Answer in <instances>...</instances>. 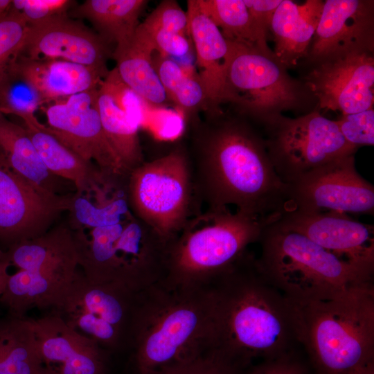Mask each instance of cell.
Wrapping results in <instances>:
<instances>
[{
	"instance_id": "15",
	"label": "cell",
	"mask_w": 374,
	"mask_h": 374,
	"mask_svg": "<svg viewBox=\"0 0 374 374\" xmlns=\"http://www.w3.org/2000/svg\"><path fill=\"white\" fill-rule=\"evenodd\" d=\"M98 89L72 95L45 109L49 132L88 163L104 172L127 176L121 159L104 132L98 108Z\"/></svg>"
},
{
	"instance_id": "38",
	"label": "cell",
	"mask_w": 374,
	"mask_h": 374,
	"mask_svg": "<svg viewBox=\"0 0 374 374\" xmlns=\"http://www.w3.org/2000/svg\"><path fill=\"white\" fill-rule=\"evenodd\" d=\"M240 369L213 351L160 374H241Z\"/></svg>"
},
{
	"instance_id": "17",
	"label": "cell",
	"mask_w": 374,
	"mask_h": 374,
	"mask_svg": "<svg viewBox=\"0 0 374 374\" xmlns=\"http://www.w3.org/2000/svg\"><path fill=\"white\" fill-rule=\"evenodd\" d=\"M28 26L19 55L63 60L108 73L109 42L67 13Z\"/></svg>"
},
{
	"instance_id": "35",
	"label": "cell",
	"mask_w": 374,
	"mask_h": 374,
	"mask_svg": "<svg viewBox=\"0 0 374 374\" xmlns=\"http://www.w3.org/2000/svg\"><path fill=\"white\" fill-rule=\"evenodd\" d=\"M140 25L189 36L187 13L174 0L161 1Z\"/></svg>"
},
{
	"instance_id": "37",
	"label": "cell",
	"mask_w": 374,
	"mask_h": 374,
	"mask_svg": "<svg viewBox=\"0 0 374 374\" xmlns=\"http://www.w3.org/2000/svg\"><path fill=\"white\" fill-rule=\"evenodd\" d=\"M154 52L166 57H183L190 51L188 35L161 29H147L140 24L136 28Z\"/></svg>"
},
{
	"instance_id": "18",
	"label": "cell",
	"mask_w": 374,
	"mask_h": 374,
	"mask_svg": "<svg viewBox=\"0 0 374 374\" xmlns=\"http://www.w3.org/2000/svg\"><path fill=\"white\" fill-rule=\"evenodd\" d=\"M337 257L374 272V227L337 212H285L277 220Z\"/></svg>"
},
{
	"instance_id": "20",
	"label": "cell",
	"mask_w": 374,
	"mask_h": 374,
	"mask_svg": "<svg viewBox=\"0 0 374 374\" xmlns=\"http://www.w3.org/2000/svg\"><path fill=\"white\" fill-rule=\"evenodd\" d=\"M352 49L374 51V1H324L307 55L301 62Z\"/></svg>"
},
{
	"instance_id": "21",
	"label": "cell",
	"mask_w": 374,
	"mask_h": 374,
	"mask_svg": "<svg viewBox=\"0 0 374 374\" xmlns=\"http://www.w3.org/2000/svg\"><path fill=\"white\" fill-rule=\"evenodd\" d=\"M11 65L37 88L46 103L97 89L107 75L93 68L59 59L18 55Z\"/></svg>"
},
{
	"instance_id": "6",
	"label": "cell",
	"mask_w": 374,
	"mask_h": 374,
	"mask_svg": "<svg viewBox=\"0 0 374 374\" xmlns=\"http://www.w3.org/2000/svg\"><path fill=\"white\" fill-rule=\"evenodd\" d=\"M259 242L257 260L262 271L288 299H326L373 283L374 272L337 257L277 221L264 228Z\"/></svg>"
},
{
	"instance_id": "34",
	"label": "cell",
	"mask_w": 374,
	"mask_h": 374,
	"mask_svg": "<svg viewBox=\"0 0 374 374\" xmlns=\"http://www.w3.org/2000/svg\"><path fill=\"white\" fill-rule=\"evenodd\" d=\"M345 140L356 148L374 144V108L335 120Z\"/></svg>"
},
{
	"instance_id": "40",
	"label": "cell",
	"mask_w": 374,
	"mask_h": 374,
	"mask_svg": "<svg viewBox=\"0 0 374 374\" xmlns=\"http://www.w3.org/2000/svg\"><path fill=\"white\" fill-rule=\"evenodd\" d=\"M282 0H244L261 30L269 35L272 16Z\"/></svg>"
},
{
	"instance_id": "23",
	"label": "cell",
	"mask_w": 374,
	"mask_h": 374,
	"mask_svg": "<svg viewBox=\"0 0 374 374\" xmlns=\"http://www.w3.org/2000/svg\"><path fill=\"white\" fill-rule=\"evenodd\" d=\"M188 33L195 48L198 75L208 103H224L226 60L229 42L219 28L200 9L197 0L187 1Z\"/></svg>"
},
{
	"instance_id": "14",
	"label": "cell",
	"mask_w": 374,
	"mask_h": 374,
	"mask_svg": "<svg viewBox=\"0 0 374 374\" xmlns=\"http://www.w3.org/2000/svg\"><path fill=\"white\" fill-rule=\"evenodd\" d=\"M288 186L287 211L374 213V187L357 172L355 154L332 160Z\"/></svg>"
},
{
	"instance_id": "7",
	"label": "cell",
	"mask_w": 374,
	"mask_h": 374,
	"mask_svg": "<svg viewBox=\"0 0 374 374\" xmlns=\"http://www.w3.org/2000/svg\"><path fill=\"white\" fill-rule=\"evenodd\" d=\"M78 265L94 283H114L138 292L163 273L165 246L134 212L121 222L73 237Z\"/></svg>"
},
{
	"instance_id": "12",
	"label": "cell",
	"mask_w": 374,
	"mask_h": 374,
	"mask_svg": "<svg viewBox=\"0 0 374 374\" xmlns=\"http://www.w3.org/2000/svg\"><path fill=\"white\" fill-rule=\"evenodd\" d=\"M136 293L114 283H91L77 270L51 311L112 354L127 350Z\"/></svg>"
},
{
	"instance_id": "4",
	"label": "cell",
	"mask_w": 374,
	"mask_h": 374,
	"mask_svg": "<svg viewBox=\"0 0 374 374\" xmlns=\"http://www.w3.org/2000/svg\"><path fill=\"white\" fill-rule=\"evenodd\" d=\"M287 300L295 339L316 374H353L374 362L373 283L326 299Z\"/></svg>"
},
{
	"instance_id": "41",
	"label": "cell",
	"mask_w": 374,
	"mask_h": 374,
	"mask_svg": "<svg viewBox=\"0 0 374 374\" xmlns=\"http://www.w3.org/2000/svg\"><path fill=\"white\" fill-rule=\"evenodd\" d=\"M10 265V263L8 259L0 260V296L5 289L10 276L8 271Z\"/></svg>"
},
{
	"instance_id": "31",
	"label": "cell",
	"mask_w": 374,
	"mask_h": 374,
	"mask_svg": "<svg viewBox=\"0 0 374 374\" xmlns=\"http://www.w3.org/2000/svg\"><path fill=\"white\" fill-rule=\"evenodd\" d=\"M152 62L168 100L184 110H193L208 103L199 77L190 75L174 60L157 52Z\"/></svg>"
},
{
	"instance_id": "33",
	"label": "cell",
	"mask_w": 374,
	"mask_h": 374,
	"mask_svg": "<svg viewBox=\"0 0 374 374\" xmlns=\"http://www.w3.org/2000/svg\"><path fill=\"white\" fill-rule=\"evenodd\" d=\"M28 27L21 16L11 9L0 18V82L11 62L19 55Z\"/></svg>"
},
{
	"instance_id": "44",
	"label": "cell",
	"mask_w": 374,
	"mask_h": 374,
	"mask_svg": "<svg viewBox=\"0 0 374 374\" xmlns=\"http://www.w3.org/2000/svg\"><path fill=\"white\" fill-rule=\"evenodd\" d=\"M3 259H8L7 256L6 251H3L1 249H0V260Z\"/></svg>"
},
{
	"instance_id": "24",
	"label": "cell",
	"mask_w": 374,
	"mask_h": 374,
	"mask_svg": "<svg viewBox=\"0 0 374 374\" xmlns=\"http://www.w3.org/2000/svg\"><path fill=\"white\" fill-rule=\"evenodd\" d=\"M154 52L136 30L127 42L116 46L113 57L121 80L144 103L159 107L168 99L153 65Z\"/></svg>"
},
{
	"instance_id": "3",
	"label": "cell",
	"mask_w": 374,
	"mask_h": 374,
	"mask_svg": "<svg viewBox=\"0 0 374 374\" xmlns=\"http://www.w3.org/2000/svg\"><path fill=\"white\" fill-rule=\"evenodd\" d=\"M213 309L209 285L159 280L136 292L127 347L132 374H160L210 351Z\"/></svg>"
},
{
	"instance_id": "26",
	"label": "cell",
	"mask_w": 374,
	"mask_h": 374,
	"mask_svg": "<svg viewBox=\"0 0 374 374\" xmlns=\"http://www.w3.org/2000/svg\"><path fill=\"white\" fill-rule=\"evenodd\" d=\"M148 3L145 0H87L74 8L70 15L87 19L102 37L118 46L133 37Z\"/></svg>"
},
{
	"instance_id": "8",
	"label": "cell",
	"mask_w": 374,
	"mask_h": 374,
	"mask_svg": "<svg viewBox=\"0 0 374 374\" xmlns=\"http://www.w3.org/2000/svg\"><path fill=\"white\" fill-rule=\"evenodd\" d=\"M224 103L263 126L285 112L305 114L317 107L308 87L290 75L272 50L229 41Z\"/></svg>"
},
{
	"instance_id": "43",
	"label": "cell",
	"mask_w": 374,
	"mask_h": 374,
	"mask_svg": "<svg viewBox=\"0 0 374 374\" xmlns=\"http://www.w3.org/2000/svg\"><path fill=\"white\" fill-rule=\"evenodd\" d=\"M353 374H374V362L370 363Z\"/></svg>"
},
{
	"instance_id": "32",
	"label": "cell",
	"mask_w": 374,
	"mask_h": 374,
	"mask_svg": "<svg viewBox=\"0 0 374 374\" xmlns=\"http://www.w3.org/2000/svg\"><path fill=\"white\" fill-rule=\"evenodd\" d=\"M45 103L37 88L10 64L0 82V111L23 118Z\"/></svg>"
},
{
	"instance_id": "36",
	"label": "cell",
	"mask_w": 374,
	"mask_h": 374,
	"mask_svg": "<svg viewBox=\"0 0 374 374\" xmlns=\"http://www.w3.org/2000/svg\"><path fill=\"white\" fill-rule=\"evenodd\" d=\"M74 3L69 0H14L10 9L18 12L28 25L66 14Z\"/></svg>"
},
{
	"instance_id": "30",
	"label": "cell",
	"mask_w": 374,
	"mask_h": 374,
	"mask_svg": "<svg viewBox=\"0 0 374 374\" xmlns=\"http://www.w3.org/2000/svg\"><path fill=\"white\" fill-rule=\"evenodd\" d=\"M200 9L219 28L226 40L271 50L268 36L257 24L244 0H197Z\"/></svg>"
},
{
	"instance_id": "10",
	"label": "cell",
	"mask_w": 374,
	"mask_h": 374,
	"mask_svg": "<svg viewBox=\"0 0 374 374\" xmlns=\"http://www.w3.org/2000/svg\"><path fill=\"white\" fill-rule=\"evenodd\" d=\"M6 253L19 270L10 274L0 303L8 315L17 318L33 308H53L78 265L72 239L61 231L15 244Z\"/></svg>"
},
{
	"instance_id": "1",
	"label": "cell",
	"mask_w": 374,
	"mask_h": 374,
	"mask_svg": "<svg viewBox=\"0 0 374 374\" xmlns=\"http://www.w3.org/2000/svg\"><path fill=\"white\" fill-rule=\"evenodd\" d=\"M199 206L235 210L273 222L289 208L264 137L243 117L218 116L195 130L188 152Z\"/></svg>"
},
{
	"instance_id": "5",
	"label": "cell",
	"mask_w": 374,
	"mask_h": 374,
	"mask_svg": "<svg viewBox=\"0 0 374 374\" xmlns=\"http://www.w3.org/2000/svg\"><path fill=\"white\" fill-rule=\"evenodd\" d=\"M270 223L229 208L200 211L166 247L161 280L177 287L206 285L259 242Z\"/></svg>"
},
{
	"instance_id": "16",
	"label": "cell",
	"mask_w": 374,
	"mask_h": 374,
	"mask_svg": "<svg viewBox=\"0 0 374 374\" xmlns=\"http://www.w3.org/2000/svg\"><path fill=\"white\" fill-rule=\"evenodd\" d=\"M71 202L26 181L0 151V244L7 250L43 235L50 220Z\"/></svg>"
},
{
	"instance_id": "28",
	"label": "cell",
	"mask_w": 374,
	"mask_h": 374,
	"mask_svg": "<svg viewBox=\"0 0 374 374\" xmlns=\"http://www.w3.org/2000/svg\"><path fill=\"white\" fill-rule=\"evenodd\" d=\"M0 151L15 172L35 187L57 195L56 175L44 163L24 127L1 121Z\"/></svg>"
},
{
	"instance_id": "9",
	"label": "cell",
	"mask_w": 374,
	"mask_h": 374,
	"mask_svg": "<svg viewBox=\"0 0 374 374\" xmlns=\"http://www.w3.org/2000/svg\"><path fill=\"white\" fill-rule=\"evenodd\" d=\"M127 195L134 213L166 247L201 210L187 151L177 147L130 170Z\"/></svg>"
},
{
	"instance_id": "22",
	"label": "cell",
	"mask_w": 374,
	"mask_h": 374,
	"mask_svg": "<svg viewBox=\"0 0 374 374\" xmlns=\"http://www.w3.org/2000/svg\"><path fill=\"white\" fill-rule=\"evenodd\" d=\"M323 3L321 0H308L302 4L282 0L275 10L269 27L273 52L287 69L296 68L306 57Z\"/></svg>"
},
{
	"instance_id": "27",
	"label": "cell",
	"mask_w": 374,
	"mask_h": 374,
	"mask_svg": "<svg viewBox=\"0 0 374 374\" xmlns=\"http://www.w3.org/2000/svg\"><path fill=\"white\" fill-rule=\"evenodd\" d=\"M0 374H47L30 319L0 317Z\"/></svg>"
},
{
	"instance_id": "42",
	"label": "cell",
	"mask_w": 374,
	"mask_h": 374,
	"mask_svg": "<svg viewBox=\"0 0 374 374\" xmlns=\"http://www.w3.org/2000/svg\"><path fill=\"white\" fill-rule=\"evenodd\" d=\"M12 1L0 0V18L7 15L10 9Z\"/></svg>"
},
{
	"instance_id": "19",
	"label": "cell",
	"mask_w": 374,
	"mask_h": 374,
	"mask_svg": "<svg viewBox=\"0 0 374 374\" xmlns=\"http://www.w3.org/2000/svg\"><path fill=\"white\" fill-rule=\"evenodd\" d=\"M48 374H111L110 353L69 328L51 311L30 319Z\"/></svg>"
},
{
	"instance_id": "2",
	"label": "cell",
	"mask_w": 374,
	"mask_h": 374,
	"mask_svg": "<svg viewBox=\"0 0 374 374\" xmlns=\"http://www.w3.org/2000/svg\"><path fill=\"white\" fill-rule=\"evenodd\" d=\"M213 300L210 351L244 369L292 351L295 339L287 299L248 251L208 283Z\"/></svg>"
},
{
	"instance_id": "25",
	"label": "cell",
	"mask_w": 374,
	"mask_h": 374,
	"mask_svg": "<svg viewBox=\"0 0 374 374\" xmlns=\"http://www.w3.org/2000/svg\"><path fill=\"white\" fill-rule=\"evenodd\" d=\"M30 139L46 168L57 177L71 181L79 193L91 189L98 172L66 147L36 118L35 115L21 118Z\"/></svg>"
},
{
	"instance_id": "13",
	"label": "cell",
	"mask_w": 374,
	"mask_h": 374,
	"mask_svg": "<svg viewBox=\"0 0 374 374\" xmlns=\"http://www.w3.org/2000/svg\"><path fill=\"white\" fill-rule=\"evenodd\" d=\"M322 110L341 116L373 109L374 51L352 49L335 52L296 66Z\"/></svg>"
},
{
	"instance_id": "29",
	"label": "cell",
	"mask_w": 374,
	"mask_h": 374,
	"mask_svg": "<svg viewBox=\"0 0 374 374\" xmlns=\"http://www.w3.org/2000/svg\"><path fill=\"white\" fill-rule=\"evenodd\" d=\"M97 103L106 136L130 172L144 162L138 135L141 125L122 109L100 84Z\"/></svg>"
},
{
	"instance_id": "11",
	"label": "cell",
	"mask_w": 374,
	"mask_h": 374,
	"mask_svg": "<svg viewBox=\"0 0 374 374\" xmlns=\"http://www.w3.org/2000/svg\"><path fill=\"white\" fill-rule=\"evenodd\" d=\"M265 147L279 178L289 185L336 159L355 154L335 120L314 109L295 118L282 114L262 126Z\"/></svg>"
},
{
	"instance_id": "39",
	"label": "cell",
	"mask_w": 374,
	"mask_h": 374,
	"mask_svg": "<svg viewBox=\"0 0 374 374\" xmlns=\"http://www.w3.org/2000/svg\"><path fill=\"white\" fill-rule=\"evenodd\" d=\"M241 374H308V369L290 351L243 369Z\"/></svg>"
}]
</instances>
